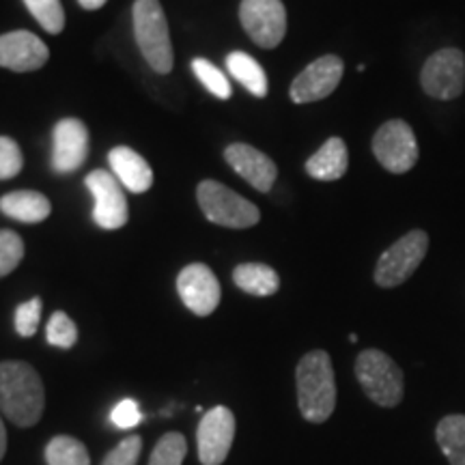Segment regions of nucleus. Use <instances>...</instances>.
<instances>
[{"instance_id":"nucleus-33","label":"nucleus","mask_w":465,"mask_h":465,"mask_svg":"<svg viewBox=\"0 0 465 465\" xmlns=\"http://www.w3.org/2000/svg\"><path fill=\"white\" fill-rule=\"evenodd\" d=\"M78 3H80V7L86 11H95V9H102L108 0H78Z\"/></svg>"},{"instance_id":"nucleus-20","label":"nucleus","mask_w":465,"mask_h":465,"mask_svg":"<svg viewBox=\"0 0 465 465\" xmlns=\"http://www.w3.org/2000/svg\"><path fill=\"white\" fill-rule=\"evenodd\" d=\"M232 282L240 287L243 293L257 295V298H267L274 295L281 289V278L276 270L263 263H242L232 272Z\"/></svg>"},{"instance_id":"nucleus-6","label":"nucleus","mask_w":465,"mask_h":465,"mask_svg":"<svg viewBox=\"0 0 465 465\" xmlns=\"http://www.w3.org/2000/svg\"><path fill=\"white\" fill-rule=\"evenodd\" d=\"M429 252V235L420 229L410 231L381 254L375 265V282L383 289H394L420 267Z\"/></svg>"},{"instance_id":"nucleus-10","label":"nucleus","mask_w":465,"mask_h":465,"mask_svg":"<svg viewBox=\"0 0 465 465\" xmlns=\"http://www.w3.org/2000/svg\"><path fill=\"white\" fill-rule=\"evenodd\" d=\"M232 440H235V416L229 407L218 405L205 411L196 429L201 463L223 465L231 452Z\"/></svg>"},{"instance_id":"nucleus-16","label":"nucleus","mask_w":465,"mask_h":465,"mask_svg":"<svg viewBox=\"0 0 465 465\" xmlns=\"http://www.w3.org/2000/svg\"><path fill=\"white\" fill-rule=\"evenodd\" d=\"M224 160L229 166L240 174L242 179L252 185L259 192H270L278 177V168L270 155L261 153L259 149L250 147V144L235 143L229 144L224 151Z\"/></svg>"},{"instance_id":"nucleus-29","label":"nucleus","mask_w":465,"mask_h":465,"mask_svg":"<svg viewBox=\"0 0 465 465\" xmlns=\"http://www.w3.org/2000/svg\"><path fill=\"white\" fill-rule=\"evenodd\" d=\"M39 322H42V300L33 298L17 306L14 319L17 334L25 336V339H31L37 332Z\"/></svg>"},{"instance_id":"nucleus-21","label":"nucleus","mask_w":465,"mask_h":465,"mask_svg":"<svg viewBox=\"0 0 465 465\" xmlns=\"http://www.w3.org/2000/svg\"><path fill=\"white\" fill-rule=\"evenodd\" d=\"M226 69L232 78L237 80L242 86L252 93L254 97H265L267 95V75L263 72V67L254 61L252 56L246 54V52H231L226 56Z\"/></svg>"},{"instance_id":"nucleus-9","label":"nucleus","mask_w":465,"mask_h":465,"mask_svg":"<svg viewBox=\"0 0 465 465\" xmlns=\"http://www.w3.org/2000/svg\"><path fill=\"white\" fill-rule=\"evenodd\" d=\"M240 20L259 48H278L287 35V9L282 0H242Z\"/></svg>"},{"instance_id":"nucleus-27","label":"nucleus","mask_w":465,"mask_h":465,"mask_svg":"<svg viewBox=\"0 0 465 465\" xmlns=\"http://www.w3.org/2000/svg\"><path fill=\"white\" fill-rule=\"evenodd\" d=\"M45 341H48L52 347L61 349H72L75 345V341H78V328H75V323L67 312H52L50 322L45 325Z\"/></svg>"},{"instance_id":"nucleus-18","label":"nucleus","mask_w":465,"mask_h":465,"mask_svg":"<svg viewBox=\"0 0 465 465\" xmlns=\"http://www.w3.org/2000/svg\"><path fill=\"white\" fill-rule=\"evenodd\" d=\"M349 166V153L347 144L342 138L332 136L317 149L306 162V173L311 174L317 182H336L342 174L347 173Z\"/></svg>"},{"instance_id":"nucleus-31","label":"nucleus","mask_w":465,"mask_h":465,"mask_svg":"<svg viewBox=\"0 0 465 465\" xmlns=\"http://www.w3.org/2000/svg\"><path fill=\"white\" fill-rule=\"evenodd\" d=\"M25 158H22L20 144L14 138L0 136V179H14L22 171Z\"/></svg>"},{"instance_id":"nucleus-25","label":"nucleus","mask_w":465,"mask_h":465,"mask_svg":"<svg viewBox=\"0 0 465 465\" xmlns=\"http://www.w3.org/2000/svg\"><path fill=\"white\" fill-rule=\"evenodd\" d=\"M25 5L35 20L50 35L63 33V28H65V11H63L61 0H25Z\"/></svg>"},{"instance_id":"nucleus-23","label":"nucleus","mask_w":465,"mask_h":465,"mask_svg":"<svg viewBox=\"0 0 465 465\" xmlns=\"http://www.w3.org/2000/svg\"><path fill=\"white\" fill-rule=\"evenodd\" d=\"M45 463L48 465H91L86 446L72 435H56L45 446Z\"/></svg>"},{"instance_id":"nucleus-22","label":"nucleus","mask_w":465,"mask_h":465,"mask_svg":"<svg viewBox=\"0 0 465 465\" xmlns=\"http://www.w3.org/2000/svg\"><path fill=\"white\" fill-rule=\"evenodd\" d=\"M440 450L450 465H465V416L450 414L441 418L435 429Z\"/></svg>"},{"instance_id":"nucleus-28","label":"nucleus","mask_w":465,"mask_h":465,"mask_svg":"<svg viewBox=\"0 0 465 465\" xmlns=\"http://www.w3.org/2000/svg\"><path fill=\"white\" fill-rule=\"evenodd\" d=\"M25 259V242L14 231H0V278L11 274Z\"/></svg>"},{"instance_id":"nucleus-5","label":"nucleus","mask_w":465,"mask_h":465,"mask_svg":"<svg viewBox=\"0 0 465 465\" xmlns=\"http://www.w3.org/2000/svg\"><path fill=\"white\" fill-rule=\"evenodd\" d=\"M196 199L209 223L226 229H250L261 220L257 205L218 182H201L196 188Z\"/></svg>"},{"instance_id":"nucleus-30","label":"nucleus","mask_w":465,"mask_h":465,"mask_svg":"<svg viewBox=\"0 0 465 465\" xmlns=\"http://www.w3.org/2000/svg\"><path fill=\"white\" fill-rule=\"evenodd\" d=\"M143 452V438L141 435H130L124 441L114 446L113 450L104 457L102 465H136Z\"/></svg>"},{"instance_id":"nucleus-4","label":"nucleus","mask_w":465,"mask_h":465,"mask_svg":"<svg viewBox=\"0 0 465 465\" xmlns=\"http://www.w3.org/2000/svg\"><path fill=\"white\" fill-rule=\"evenodd\" d=\"M356 377L366 397L380 407H397L405 394L401 366L380 349H364L356 358Z\"/></svg>"},{"instance_id":"nucleus-26","label":"nucleus","mask_w":465,"mask_h":465,"mask_svg":"<svg viewBox=\"0 0 465 465\" xmlns=\"http://www.w3.org/2000/svg\"><path fill=\"white\" fill-rule=\"evenodd\" d=\"M192 72H194L196 78L201 80V84L205 86L212 95H216L218 100H229L231 83L213 63L205 61V58H194V61H192Z\"/></svg>"},{"instance_id":"nucleus-15","label":"nucleus","mask_w":465,"mask_h":465,"mask_svg":"<svg viewBox=\"0 0 465 465\" xmlns=\"http://www.w3.org/2000/svg\"><path fill=\"white\" fill-rule=\"evenodd\" d=\"M50 58V50L37 35L28 31H14L0 35V67L11 72H35L44 67Z\"/></svg>"},{"instance_id":"nucleus-13","label":"nucleus","mask_w":465,"mask_h":465,"mask_svg":"<svg viewBox=\"0 0 465 465\" xmlns=\"http://www.w3.org/2000/svg\"><path fill=\"white\" fill-rule=\"evenodd\" d=\"M177 291L183 304L199 317L212 315L223 298L218 278L205 263L183 267L177 276Z\"/></svg>"},{"instance_id":"nucleus-12","label":"nucleus","mask_w":465,"mask_h":465,"mask_svg":"<svg viewBox=\"0 0 465 465\" xmlns=\"http://www.w3.org/2000/svg\"><path fill=\"white\" fill-rule=\"evenodd\" d=\"M84 183L91 190L93 201H95V207H93V220H95V224L106 231H116L121 226H125L130 212H127L124 188L116 182L114 174L97 168V171L86 174Z\"/></svg>"},{"instance_id":"nucleus-34","label":"nucleus","mask_w":465,"mask_h":465,"mask_svg":"<svg viewBox=\"0 0 465 465\" xmlns=\"http://www.w3.org/2000/svg\"><path fill=\"white\" fill-rule=\"evenodd\" d=\"M5 452H7V429H5L3 418H0V461H3Z\"/></svg>"},{"instance_id":"nucleus-2","label":"nucleus","mask_w":465,"mask_h":465,"mask_svg":"<svg viewBox=\"0 0 465 465\" xmlns=\"http://www.w3.org/2000/svg\"><path fill=\"white\" fill-rule=\"evenodd\" d=\"M298 383V405L308 422L322 424L334 414L336 380L334 366L323 349L308 351L295 369Z\"/></svg>"},{"instance_id":"nucleus-24","label":"nucleus","mask_w":465,"mask_h":465,"mask_svg":"<svg viewBox=\"0 0 465 465\" xmlns=\"http://www.w3.org/2000/svg\"><path fill=\"white\" fill-rule=\"evenodd\" d=\"M188 455V441L182 433L171 431L162 435L153 452H151L149 465H182Z\"/></svg>"},{"instance_id":"nucleus-32","label":"nucleus","mask_w":465,"mask_h":465,"mask_svg":"<svg viewBox=\"0 0 465 465\" xmlns=\"http://www.w3.org/2000/svg\"><path fill=\"white\" fill-rule=\"evenodd\" d=\"M110 420L116 429H134L138 422L143 420L141 407L134 399H124L114 405L113 414H110Z\"/></svg>"},{"instance_id":"nucleus-17","label":"nucleus","mask_w":465,"mask_h":465,"mask_svg":"<svg viewBox=\"0 0 465 465\" xmlns=\"http://www.w3.org/2000/svg\"><path fill=\"white\" fill-rule=\"evenodd\" d=\"M108 162L119 183L134 194H143L153 185V171H151L149 162L134 149L114 147L108 153Z\"/></svg>"},{"instance_id":"nucleus-3","label":"nucleus","mask_w":465,"mask_h":465,"mask_svg":"<svg viewBox=\"0 0 465 465\" xmlns=\"http://www.w3.org/2000/svg\"><path fill=\"white\" fill-rule=\"evenodd\" d=\"M134 35L144 61L158 74L173 69V45L168 35L166 14L160 0H136L134 3Z\"/></svg>"},{"instance_id":"nucleus-7","label":"nucleus","mask_w":465,"mask_h":465,"mask_svg":"<svg viewBox=\"0 0 465 465\" xmlns=\"http://www.w3.org/2000/svg\"><path fill=\"white\" fill-rule=\"evenodd\" d=\"M420 86L429 97L452 102L465 86V54L459 48H441L427 58L420 72Z\"/></svg>"},{"instance_id":"nucleus-1","label":"nucleus","mask_w":465,"mask_h":465,"mask_svg":"<svg viewBox=\"0 0 465 465\" xmlns=\"http://www.w3.org/2000/svg\"><path fill=\"white\" fill-rule=\"evenodd\" d=\"M45 407L44 381L31 364L0 362V411L17 427H33Z\"/></svg>"},{"instance_id":"nucleus-14","label":"nucleus","mask_w":465,"mask_h":465,"mask_svg":"<svg viewBox=\"0 0 465 465\" xmlns=\"http://www.w3.org/2000/svg\"><path fill=\"white\" fill-rule=\"evenodd\" d=\"M89 155V130L80 119H63L52 136V166L56 173H74Z\"/></svg>"},{"instance_id":"nucleus-8","label":"nucleus","mask_w":465,"mask_h":465,"mask_svg":"<svg viewBox=\"0 0 465 465\" xmlns=\"http://www.w3.org/2000/svg\"><path fill=\"white\" fill-rule=\"evenodd\" d=\"M373 153L388 173L403 174L416 166V134L403 119L386 121L373 136Z\"/></svg>"},{"instance_id":"nucleus-11","label":"nucleus","mask_w":465,"mask_h":465,"mask_svg":"<svg viewBox=\"0 0 465 465\" xmlns=\"http://www.w3.org/2000/svg\"><path fill=\"white\" fill-rule=\"evenodd\" d=\"M342 72H345V63L339 56L325 54L317 61H312L304 72L295 75L291 83L289 95L295 104H311L330 97L339 89Z\"/></svg>"},{"instance_id":"nucleus-19","label":"nucleus","mask_w":465,"mask_h":465,"mask_svg":"<svg viewBox=\"0 0 465 465\" xmlns=\"http://www.w3.org/2000/svg\"><path fill=\"white\" fill-rule=\"evenodd\" d=\"M0 212L11 220H17V223L35 224L44 223L50 216L52 205L48 196H44L42 192L17 190L0 199Z\"/></svg>"}]
</instances>
